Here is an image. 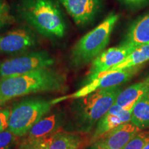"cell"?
Instances as JSON below:
<instances>
[{
    "label": "cell",
    "instance_id": "cell-2",
    "mask_svg": "<svg viewBox=\"0 0 149 149\" xmlns=\"http://www.w3.org/2000/svg\"><path fill=\"white\" fill-rule=\"evenodd\" d=\"M17 12L24 22L46 38L61 39L66 35L64 15L55 0H21Z\"/></svg>",
    "mask_w": 149,
    "mask_h": 149
},
{
    "label": "cell",
    "instance_id": "cell-5",
    "mask_svg": "<svg viewBox=\"0 0 149 149\" xmlns=\"http://www.w3.org/2000/svg\"><path fill=\"white\" fill-rule=\"evenodd\" d=\"M55 104L42 98H29L15 104L11 109L8 129L18 137L26 135Z\"/></svg>",
    "mask_w": 149,
    "mask_h": 149
},
{
    "label": "cell",
    "instance_id": "cell-27",
    "mask_svg": "<svg viewBox=\"0 0 149 149\" xmlns=\"http://www.w3.org/2000/svg\"><path fill=\"white\" fill-rule=\"evenodd\" d=\"M144 81V83H146V84H148L149 86V75L146 78V79H144V81Z\"/></svg>",
    "mask_w": 149,
    "mask_h": 149
},
{
    "label": "cell",
    "instance_id": "cell-30",
    "mask_svg": "<svg viewBox=\"0 0 149 149\" xmlns=\"http://www.w3.org/2000/svg\"><path fill=\"white\" fill-rule=\"evenodd\" d=\"M0 38H1V35H0Z\"/></svg>",
    "mask_w": 149,
    "mask_h": 149
},
{
    "label": "cell",
    "instance_id": "cell-23",
    "mask_svg": "<svg viewBox=\"0 0 149 149\" xmlns=\"http://www.w3.org/2000/svg\"><path fill=\"white\" fill-rule=\"evenodd\" d=\"M128 8L136 9L142 8L149 3V0H121Z\"/></svg>",
    "mask_w": 149,
    "mask_h": 149
},
{
    "label": "cell",
    "instance_id": "cell-7",
    "mask_svg": "<svg viewBox=\"0 0 149 149\" xmlns=\"http://www.w3.org/2000/svg\"><path fill=\"white\" fill-rule=\"evenodd\" d=\"M142 66L143 65H139L120 71L99 74L92 81L86 84L83 87H81L75 93H72L70 95L62 97L58 99L59 100H64V99L76 100L98 90L120 86L131 79L140 70Z\"/></svg>",
    "mask_w": 149,
    "mask_h": 149
},
{
    "label": "cell",
    "instance_id": "cell-26",
    "mask_svg": "<svg viewBox=\"0 0 149 149\" xmlns=\"http://www.w3.org/2000/svg\"><path fill=\"white\" fill-rule=\"evenodd\" d=\"M6 102L3 98L1 97V96H0V107H2V106L6 103Z\"/></svg>",
    "mask_w": 149,
    "mask_h": 149
},
{
    "label": "cell",
    "instance_id": "cell-12",
    "mask_svg": "<svg viewBox=\"0 0 149 149\" xmlns=\"http://www.w3.org/2000/svg\"><path fill=\"white\" fill-rule=\"evenodd\" d=\"M140 130L131 122L121 124L102 136L93 146L100 149H123Z\"/></svg>",
    "mask_w": 149,
    "mask_h": 149
},
{
    "label": "cell",
    "instance_id": "cell-22",
    "mask_svg": "<svg viewBox=\"0 0 149 149\" xmlns=\"http://www.w3.org/2000/svg\"><path fill=\"white\" fill-rule=\"evenodd\" d=\"M11 112L10 108L0 109V133L8 129V120Z\"/></svg>",
    "mask_w": 149,
    "mask_h": 149
},
{
    "label": "cell",
    "instance_id": "cell-10",
    "mask_svg": "<svg viewBox=\"0 0 149 149\" xmlns=\"http://www.w3.org/2000/svg\"><path fill=\"white\" fill-rule=\"evenodd\" d=\"M73 21L79 26L92 23L102 6V0H59Z\"/></svg>",
    "mask_w": 149,
    "mask_h": 149
},
{
    "label": "cell",
    "instance_id": "cell-11",
    "mask_svg": "<svg viewBox=\"0 0 149 149\" xmlns=\"http://www.w3.org/2000/svg\"><path fill=\"white\" fill-rule=\"evenodd\" d=\"M135 104V102H133L124 107L114 104L98 121L96 128L91 138V143L94 144L104 134L117 126L130 122Z\"/></svg>",
    "mask_w": 149,
    "mask_h": 149
},
{
    "label": "cell",
    "instance_id": "cell-13",
    "mask_svg": "<svg viewBox=\"0 0 149 149\" xmlns=\"http://www.w3.org/2000/svg\"><path fill=\"white\" fill-rule=\"evenodd\" d=\"M149 44V12L133 21L120 44L137 46Z\"/></svg>",
    "mask_w": 149,
    "mask_h": 149
},
{
    "label": "cell",
    "instance_id": "cell-8",
    "mask_svg": "<svg viewBox=\"0 0 149 149\" xmlns=\"http://www.w3.org/2000/svg\"><path fill=\"white\" fill-rule=\"evenodd\" d=\"M135 48L134 46L120 44L116 47H112L107 50H104L91 62V68L85 80L84 85L92 81L97 74L107 71L112 67L122 62Z\"/></svg>",
    "mask_w": 149,
    "mask_h": 149
},
{
    "label": "cell",
    "instance_id": "cell-19",
    "mask_svg": "<svg viewBox=\"0 0 149 149\" xmlns=\"http://www.w3.org/2000/svg\"><path fill=\"white\" fill-rule=\"evenodd\" d=\"M53 136L36 140H24L20 144L17 149H49L51 146Z\"/></svg>",
    "mask_w": 149,
    "mask_h": 149
},
{
    "label": "cell",
    "instance_id": "cell-28",
    "mask_svg": "<svg viewBox=\"0 0 149 149\" xmlns=\"http://www.w3.org/2000/svg\"><path fill=\"white\" fill-rule=\"evenodd\" d=\"M143 149H149V142L144 147V148Z\"/></svg>",
    "mask_w": 149,
    "mask_h": 149
},
{
    "label": "cell",
    "instance_id": "cell-6",
    "mask_svg": "<svg viewBox=\"0 0 149 149\" xmlns=\"http://www.w3.org/2000/svg\"><path fill=\"white\" fill-rule=\"evenodd\" d=\"M55 59L47 51L26 53L0 61V78L16 76L32 70L51 67Z\"/></svg>",
    "mask_w": 149,
    "mask_h": 149
},
{
    "label": "cell",
    "instance_id": "cell-25",
    "mask_svg": "<svg viewBox=\"0 0 149 149\" xmlns=\"http://www.w3.org/2000/svg\"><path fill=\"white\" fill-rule=\"evenodd\" d=\"M10 6L6 0H0V16L8 15L10 13Z\"/></svg>",
    "mask_w": 149,
    "mask_h": 149
},
{
    "label": "cell",
    "instance_id": "cell-15",
    "mask_svg": "<svg viewBox=\"0 0 149 149\" xmlns=\"http://www.w3.org/2000/svg\"><path fill=\"white\" fill-rule=\"evenodd\" d=\"M148 61H149V44L137 46L133 50V51L122 62L117 64L116 66L112 67L107 71L102 72V73L120 71V70L130 68L131 67L143 65V64Z\"/></svg>",
    "mask_w": 149,
    "mask_h": 149
},
{
    "label": "cell",
    "instance_id": "cell-24",
    "mask_svg": "<svg viewBox=\"0 0 149 149\" xmlns=\"http://www.w3.org/2000/svg\"><path fill=\"white\" fill-rule=\"evenodd\" d=\"M15 22L14 17L10 14L0 16V31L9 26Z\"/></svg>",
    "mask_w": 149,
    "mask_h": 149
},
{
    "label": "cell",
    "instance_id": "cell-17",
    "mask_svg": "<svg viewBox=\"0 0 149 149\" xmlns=\"http://www.w3.org/2000/svg\"><path fill=\"white\" fill-rule=\"evenodd\" d=\"M148 91L149 86L144 81L135 84L125 90H122L117 96L114 104L119 107H126L133 102H137Z\"/></svg>",
    "mask_w": 149,
    "mask_h": 149
},
{
    "label": "cell",
    "instance_id": "cell-29",
    "mask_svg": "<svg viewBox=\"0 0 149 149\" xmlns=\"http://www.w3.org/2000/svg\"><path fill=\"white\" fill-rule=\"evenodd\" d=\"M91 149H100V148H96V147H94V146H93L92 148H91Z\"/></svg>",
    "mask_w": 149,
    "mask_h": 149
},
{
    "label": "cell",
    "instance_id": "cell-16",
    "mask_svg": "<svg viewBox=\"0 0 149 149\" xmlns=\"http://www.w3.org/2000/svg\"><path fill=\"white\" fill-rule=\"evenodd\" d=\"M130 122L140 130L149 127V91L135 102Z\"/></svg>",
    "mask_w": 149,
    "mask_h": 149
},
{
    "label": "cell",
    "instance_id": "cell-20",
    "mask_svg": "<svg viewBox=\"0 0 149 149\" xmlns=\"http://www.w3.org/2000/svg\"><path fill=\"white\" fill-rule=\"evenodd\" d=\"M149 142V131L139 132L123 149H143Z\"/></svg>",
    "mask_w": 149,
    "mask_h": 149
},
{
    "label": "cell",
    "instance_id": "cell-3",
    "mask_svg": "<svg viewBox=\"0 0 149 149\" xmlns=\"http://www.w3.org/2000/svg\"><path fill=\"white\" fill-rule=\"evenodd\" d=\"M122 91V87L117 86L98 90L76 99L72 106L75 127L84 133L90 132L96 122L114 105Z\"/></svg>",
    "mask_w": 149,
    "mask_h": 149
},
{
    "label": "cell",
    "instance_id": "cell-1",
    "mask_svg": "<svg viewBox=\"0 0 149 149\" xmlns=\"http://www.w3.org/2000/svg\"><path fill=\"white\" fill-rule=\"evenodd\" d=\"M66 88L65 74L51 67L0 78V96L6 102L33 93L64 91Z\"/></svg>",
    "mask_w": 149,
    "mask_h": 149
},
{
    "label": "cell",
    "instance_id": "cell-18",
    "mask_svg": "<svg viewBox=\"0 0 149 149\" xmlns=\"http://www.w3.org/2000/svg\"><path fill=\"white\" fill-rule=\"evenodd\" d=\"M81 139L79 136L67 133H57L53 135L49 149H80Z\"/></svg>",
    "mask_w": 149,
    "mask_h": 149
},
{
    "label": "cell",
    "instance_id": "cell-21",
    "mask_svg": "<svg viewBox=\"0 0 149 149\" xmlns=\"http://www.w3.org/2000/svg\"><path fill=\"white\" fill-rule=\"evenodd\" d=\"M18 136L8 129L0 133V149H12L18 142Z\"/></svg>",
    "mask_w": 149,
    "mask_h": 149
},
{
    "label": "cell",
    "instance_id": "cell-14",
    "mask_svg": "<svg viewBox=\"0 0 149 149\" xmlns=\"http://www.w3.org/2000/svg\"><path fill=\"white\" fill-rule=\"evenodd\" d=\"M59 123L60 117L58 115L54 114L43 117L29 130L25 140L32 141L46 137L59 127Z\"/></svg>",
    "mask_w": 149,
    "mask_h": 149
},
{
    "label": "cell",
    "instance_id": "cell-4",
    "mask_svg": "<svg viewBox=\"0 0 149 149\" xmlns=\"http://www.w3.org/2000/svg\"><path fill=\"white\" fill-rule=\"evenodd\" d=\"M118 19V15L112 13L101 24L74 44L70 55L72 66L77 68L92 62L104 51L109 44L112 31Z\"/></svg>",
    "mask_w": 149,
    "mask_h": 149
},
{
    "label": "cell",
    "instance_id": "cell-9",
    "mask_svg": "<svg viewBox=\"0 0 149 149\" xmlns=\"http://www.w3.org/2000/svg\"><path fill=\"white\" fill-rule=\"evenodd\" d=\"M37 44V37L31 29L17 28L0 38V53L18 54L24 53Z\"/></svg>",
    "mask_w": 149,
    "mask_h": 149
}]
</instances>
